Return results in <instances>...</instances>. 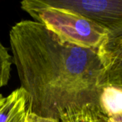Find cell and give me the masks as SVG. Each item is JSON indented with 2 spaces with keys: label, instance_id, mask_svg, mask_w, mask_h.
Segmentation results:
<instances>
[{
  "label": "cell",
  "instance_id": "1",
  "mask_svg": "<svg viewBox=\"0 0 122 122\" xmlns=\"http://www.w3.org/2000/svg\"><path fill=\"white\" fill-rule=\"evenodd\" d=\"M9 44L28 113L61 122L76 109L99 106L104 87L99 49L64 40L34 20L13 25Z\"/></svg>",
  "mask_w": 122,
  "mask_h": 122
},
{
  "label": "cell",
  "instance_id": "2",
  "mask_svg": "<svg viewBox=\"0 0 122 122\" xmlns=\"http://www.w3.org/2000/svg\"><path fill=\"white\" fill-rule=\"evenodd\" d=\"M21 8L34 21L60 38L80 46L99 49L109 32L84 16L63 8L51 6L44 0H24Z\"/></svg>",
  "mask_w": 122,
  "mask_h": 122
},
{
  "label": "cell",
  "instance_id": "3",
  "mask_svg": "<svg viewBox=\"0 0 122 122\" xmlns=\"http://www.w3.org/2000/svg\"><path fill=\"white\" fill-rule=\"evenodd\" d=\"M54 7L78 13L112 33L122 29V0H44Z\"/></svg>",
  "mask_w": 122,
  "mask_h": 122
},
{
  "label": "cell",
  "instance_id": "4",
  "mask_svg": "<svg viewBox=\"0 0 122 122\" xmlns=\"http://www.w3.org/2000/svg\"><path fill=\"white\" fill-rule=\"evenodd\" d=\"M99 54L103 66V87L122 89V29L109 34Z\"/></svg>",
  "mask_w": 122,
  "mask_h": 122
},
{
  "label": "cell",
  "instance_id": "5",
  "mask_svg": "<svg viewBox=\"0 0 122 122\" xmlns=\"http://www.w3.org/2000/svg\"><path fill=\"white\" fill-rule=\"evenodd\" d=\"M27 114L26 96L19 87L4 97L0 107V122H25Z\"/></svg>",
  "mask_w": 122,
  "mask_h": 122
},
{
  "label": "cell",
  "instance_id": "6",
  "mask_svg": "<svg viewBox=\"0 0 122 122\" xmlns=\"http://www.w3.org/2000/svg\"><path fill=\"white\" fill-rule=\"evenodd\" d=\"M99 107L106 122H122V89L112 86L104 87Z\"/></svg>",
  "mask_w": 122,
  "mask_h": 122
},
{
  "label": "cell",
  "instance_id": "7",
  "mask_svg": "<svg viewBox=\"0 0 122 122\" xmlns=\"http://www.w3.org/2000/svg\"><path fill=\"white\" fill-rule=\"evenodd\" d=\"M99 106L89 104L68 113L60 122H101Z\"/></svg>",
  "mask_w": 122,
  "mask_h": 122
},
{
  "label": "cell",
  "instance_id": "8",
  "mask_svg": "<svg viewBox=\"0 0 122 122\" xmlns=\"http://www.w3.org/2000/svg\"><path fill=\"white\" fill-rule=\"evenodd\" d=\"M12 56L0 41V89L8 84L11 77Z\"/></svg>",
  "mask_w": 122,
  "mask_h": 122
},
{
  "label": "cell",
  "instance_id": "9",
  "mask_svg": "<svg viewBox=\"0 0 122 122\" xmlns=\"http://www.w3.org/2000/svg\"><path fill=\"white\" fill-rule=\"evenodd\" d=\"M25 122H60L55 119L38 117L35 114L28 113Z\"/></svg>",
  "mask_w": 122,
  "mask_h": 122
},
{
  "label": "cell",
  "instance_id": "10",
  "mask_svg": "<svg viewBox=\"0 0 122 122\" xmlns=\"http://www.w3.org/2000/svg\"><path fill=\"white\" fill-rule=\"evenodd\" d=\"M101 122H106V121H105V119L102 118V119H101Z\"/></svg>",
  "mask_w": 122,
  "mask_h": 122
}]
</instances>
